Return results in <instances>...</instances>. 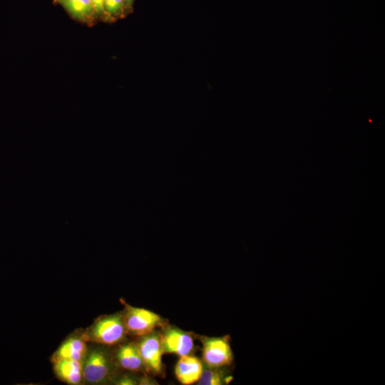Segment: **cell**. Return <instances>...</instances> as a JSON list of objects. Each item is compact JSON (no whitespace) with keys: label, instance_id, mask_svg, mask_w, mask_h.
I'll return each instance as SVG.
<instances>
[{"label":"cell","instance_id":"cell-11","mask_svg":"<svg viewBox=\"0 0 385 385\" xmlns=\"http://www.w3.org/2000/svg\"><path fill=\"white\" fill-rule=\"evenodd\" d=\"M76 19L89 23L95 12L91 0H56Z\"/></svg>","mask_w":385,"mask_h":385},{"label":"cell","instance_id":"cell-4","mask_svg":"<svg viewBox=\"0 0 385 385\" xmlns=\"http://www.w3.org/2000/svg\"><path fill=\"white\" fill-rule=\"evenodd\" d=\"M145 369L155 374L163 371L162 356L164 354L160 333L155 331L142 336L137 343Z\"/></svg>","mask_w":385,"mask_h":385},{"label":"cell","instance_id":"cell-16","mask_svg":"<svg viewBox=\"0 0 385 385\" xmlns=\"http://www.w3.org/2000/svg\"><path fill=\"white\" fill-rule=\"evenodd\" d=\"M139 384H157L155 383H153V381L152 379H150L149 377L148 376H144L143 378H141L140 380H139Z\"/></svg>","mask_w":385,"mask_h":385},{"label":"cell","instance_id":"cell-7","mask_svg":"<svg viewBox=\"0 0 385 385\" xmlns=\"http://www.w3.org/2000/svg\"><path fill=\"white\" fill-rule=\"evenodd\" d=\"M203 369L197 357L188 354L180 356L175 366V374L180 384L191 385L197 382Z\"/></svg>","mask_w":385,"mask_h":385},{"label":"cell","instance_id":"cell-17","mask_svg":"<svg viewBox=\"0 0 385 385\" xmlns=\"http://www.w3.org/2000/svg\"><path fill=\"white\" fill-rule=\"evenodd\" d=\"M122 1L124 5V8H129L131 6L133 0H122Z\"/></svg>","mask_w":385,"mask_h":385},{"label":"cell","instance_id":"cell-10","mask_svg":"<svg viewBox=\"0 0 385 385\" xmlns=\"http://www.w3.org/2000/svg\"><path fill=\"white\" fill-rule=\"evenodd\" d=\"M86 354L85 341L79 338H70L60 346L53 354V361L68 359L83 361Z\"/></svg>","mask_w":385,"mask_h":385},{"label":"cell","instance_id":"cell-9","mask_svg":"<svg viewBox=\"0 0 385 385\" xmlns=\"http://www.w3.org/2000/svg\"><path fill=\"white\" fill-rule=\"evenodd\" d=\"M53 369L59 379L69 384H78L83 377V361L60 359L53 361Z\"/></svg>","mask_w":385,"mask_h":385},{"label":"cell","instance_id":"cell-2","mask_svg":"<svg viewBox=\"0 0 385 385\" xmlns=\"http://www.w3.org/2000/svg\"><path fill=\"white\" fill-rule=\"evenodd\" d=\"M126 332L142 337L160 326H164L163 319L158 314L144 309L126 304L123 314Z\"/></svg>","mask_w":385,"mask_h":385},{"label":"cell","instance_id":"cell-13","mask_svg":"<svg viewBox=\"0 0 385 385\" xmlns=\"http://www.w3.org/2000/svg\"><path fill=\"white\" fill-rule=\"evenodd\" d=\"M104 13L111 17L120 15L124 10L122 0H104Z\"/></svg>","mask_w":385,"mask_h":385},{"label":"cell","instance_id":"cell-6","mask_svg":"<svg viewBox=\"0 0 385 385\" xmlns=\"http://www.w3.org/2000/svg\"><path fill=\"white\" fill-rule=\"evenodd\" d=\"M160 337L164 353L182 356L190 354L194 349L193 337L178 327H165Z\"/></svg>","mask_w":385,"mask_h":385},{"label":"cell","instance_id":"cell-14","mask_svg":"<svg viewBox=\"0 0 385 385\" xmlns=\"http://www.w3.org/2000/svg\"><path fill=\"white\" fill-rule=\"evenodd\" d=\"M95 14L101 16L104 15V0H91Z\"/></svg>","mask_w":385,"mask_h":385},{"label":"cell","instance_id":"cell-12","mask_svg":"<svg viewBox=\"0 0 385 385\" xmlns=\"http://www.w3.org/2000/svg\"><path fill=\"white\" fill-rule=\"evenodd\" d=\"M229 376H225L220 368L207 366L203 369L202 374L197 382L198 385H221L228 382Z\"/></svg>","mask_w":385,"mask_h":385},{"label":"cell","instance_id":"cell-3","mask_svg":"<svg viewBox=\"0 0 385 385\" xmlns=\"http://www.w3.org/2000/svg\"><path fill=\"white\" fill-rule=\"evenodd\" d=\"M202 361L209 367L222 368L233 360L232 351L227 337H202Z\"/></svg>","mask_w":385,"mask_h":385},{"label":"cell","instance_id":"cell-15","mask_svg":"<svg viewBox=\"0 0 385 385\" xmlns=\"http://www.w3.org/2000/svg\"><path fill=\"white\" fill-rule=\"evenodd\" d=\"M119 385H133L136 384L137 381L129 376H123L116 382Z\"/></svg>","mask_w":385,"mask_h":385},{"label":"cell","instance_id":"cell-1","mask_svg":"<svg viewBox=\"0 0 385 385\" xmlns=\"http://www.w3.org/2000/svg\"><path fill=\"white\" fill-rule=\"evenodd\" d=\"M126 333L123 315L116 314L97 319L90 328L88 337L96 343L114 345L120 342Z\"/></svg>","mask_w":385,"mask_h":385},{"label":"cell","instance_id":"cell-8","mask_svg":"<svg viewBox=\"0 0 385 385\" xmlns=\"http://www.w3.org/2000/svg\"><path fill=\"white\" fill-rule=\"evenodd\" d=\"M116 359L123 369L130 371L146 370L137 344L121 345L116 352Z\"/></svg>","mask_w":385,"mask_h":385},{"label":"cell","instance_id":"cell-5","mask_svg":"<svg viewBox=\"0 0 385 385\" xmlns=\"http://www.w3.org/2000/svg\"><path fill=\"white\" fill-rule=\"evenodd\" d=\"M111 362L106 353L93 349L86 354L83 361V377L90 384L104 382L110 376Z\"/></svg>","mask_w":385,"mask_h":385}]
</instances>
